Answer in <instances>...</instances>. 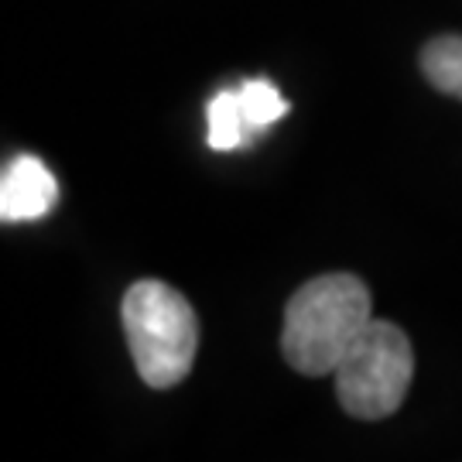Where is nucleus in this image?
I'll return each instance as SVG.
<instances>
[{"mask_svg":"<svg viewBox=\"0 0 462 462\" xmlns=\"http://www.w3.org/2000/svg\"><path fill=\"white\" fill-rule=\"evenodd\" d=\"M370 322V288L364 281L356 274H322L301 284L288 301L281 353L305 377L336 374Z\"/></svg>","mask_w":462,"mask_h":462,"instance_id":"1","label":"nucleus"},{"mask_svg":"<svg viewBox=\"0 0 462 462\" xmlns=\"http://www.w3.org/2000/svg\"><path fill=\"white\" fill-rule=\"evenodd\" d=\"M127 346L141 380L168 391L189 377L199 349V319L182 291L165 281H134L120 305Z\"/></svg>","mask_w":462,"mask_h":462,"instance_id":"2","label":"nucleus"},{"mask_svg":"<svg viewBox=\"0 0 462 462\" xmlns=\"http://www.w3.org/2000/svg\"><path fill=\"white\" fill-rule=\"evenodd\" d=\"M411 377L414 349L404 329L374 319L336 366V397L353 418L380 421L404 404Z\"/></svg>","mask_w":462,"mask_h":462,"instance_id":"3","label":"nucleus"},{"mask_svg":"<svg viewBox=\"0 0 462 462\" xmlns=\"http://www.w3.org/2000/svg\"><path fill=\"white\" fill-rule=\"evenodd\" d=\"M59 199V182L42 158L34 154H17L11 165L4 168L0 182V216L4 223H28L42 219Z\"/></svg>","mask_w":462,"mask_h":462,"instance_id":"4","label":"nucleus"},{"mask_svg":"<svg viewBox=\"0 0 462 462\" xmlns=\"http://www.w3.org/2000/svg\"><path fill=\"white\" fill-rule=\"evenodd\" d=\"M206 127H209V148L213 151H233L244 148L250 141V127L240 110L236 89H219L209 106H206Z\"/></svg>","mask_w":462,"mask_h":462,"instance_id":"5","label":"nucleus"},{"mask_svg":"<svg viewBox=\"0 0 462 462\" xmlns=\"http://www.w3.org/2000/svg\"><path fill=\"white\" fill-rule=\"evenodd\" d=\"M421 72L439 93L462 99V34H442L421 51Z\"/></svg>","mask_w":462,"mask_h":462,"instance_id":"6","label":"nucleus"},{"mask_svg":"<svg viewBox=\"0 0 462 462\" xmlns=\"http://www.w3.org/2000/svg\"><path fill=\"white\" fill-rule=\"evenodd\" d=\"M236 97H240V110H244L250 134L267 131L271 124H278L281 116L288 114V99L267 79H247L244 86H236Z\"/></svg>","mask_w":462,"mask_h":462,"instance_id":"7","label":"nucleus"}]
</instances>
